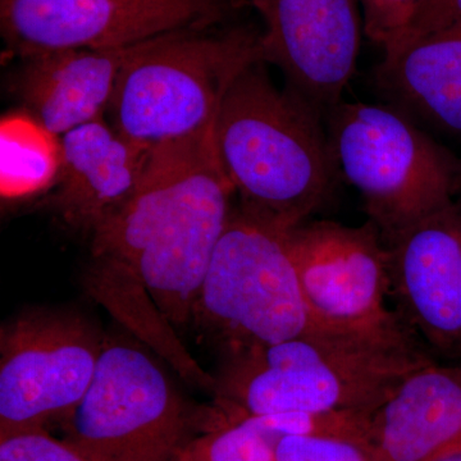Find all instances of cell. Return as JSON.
Instances as JSON below:
<instances>
[{"label":"cell","mask_w":461,"mask_h":461,"mask_svg":"<svg viewBox=\"0 0 461 461\" xmlns=\"http://www.w3.org/2000/svg\"><path fill=\"white\" fill-rule=\"evenodd\" d=\"M235 194L218 160L214 124L153 149L140 186L91 235L93 282L140 287L169 323H189Z\"/></svg>","instance_id":"1"},{"label":"cell","mask_w":461,"mask_h":461,"mask_svg":"<svg viewBox=\"0 0 461 461\" xmlns=\"http://www.w3.org/2000/svg\"><path fill=\"white\" fill-rule=\"evenodd\" d=\"M263 60L236 75L214 122V145L241 209L284 230L326 199L336 167L321 113L272 83Z\"/></svg>","instance_id":"2"},{"label":"cell","mask_w":461,"mask_h":461,"mask_svg":"<svg viewBox=\"0 0 461 461\" xmlns=\"http://www.w3.org/2000/svg\"><path fill=\"white\" fill-rule=\"evenodd\" d=\"M429 362L417 344L311 332L230 351L213 393L223 414L375 411Z\"/></svg>","instance_id":"3"},{"label":"cell","mask_w":461,"mask_h":461,"mask_svg":"<svg viewBox=\"0 0 461 461\" xmlns=\"http://www.w3.org/2000/svg\"><path fill=\"white\" fill-rule=\"evenodd\" d=\"M205 29L178 30L136 45L107 112L121 135L156 149L213 126L233 78L263 56L260 35L250 30Z\"/></svg>","instance_id":"4"},{"label":"cell","mask_w":461,"mask_h":461,"mask_svg":"<svg viewBox=\"0 0 461 461\" xmlns=\"http://www.w3.org/2000/svg\"><path fill=\"white\" fill-rule=\"evenodd\" d=\"M330 112L336 167L359 191L384 241L459 196L461 160L408 115L366 103H339Z\"/></svg>","instance_id":"5"},{"label":"cell","mask_w":461,"mask_h":461,"mask_svg":"<svg viewBox=\"0 0 461 461\" xmlns=\"http://www.w3.org/2000/svg\"><path fill=\"white\" fill-rule=\"evenodd\" d=\"M193 320L222 339L227 353L321 332L306 306L286 230L242 209L232 212L218 242Z\"/></svg>","instance_id":"6"},{"label":"cell","mask_w":461,"mask_h":461,"mask_svg":"<svg viewBox=\"0 0 461 461\" xmlns=\"http://www.w3.org/2000/svg\"><path fill=\"white\" fill-rule=\"evenodd\" d=\"M194 421L147 351L104 339L86 393L60 424L67 441L100 461H177Z\"/></svg>","instance_id":"7"},{"label":"cell","mask_w":461,"mask_h":461,"mask_svg":"<svg viewBox=\"0 0 461 461\" xmlns=\"http://www.w3.org/2000/svg\"><path fill=\"white\" fill-rule=\"evenodd\" d=\"M309 313L321 332L415 344L388 311V249L375 223L318 221L286 230Z\"/></svg>","instance_id":"8"},{"label":"cell","mask_w":461,"mask_h":461,"mask_svg":"<svg viewBox=\"0 0 461 461\" xmlns=\"http://www.w3.org/2000/svg\"><path fill=\"white\" fill-rule=\"evenodd\" d=\"M104 339L77 314L29 312L0 333V437L62 421L89 387Z\"/></svg>","instance_id":"9"},{"label":"cell","mask_w":461,"mask_h":461,"mask_svg":"<svg viewBox=\"0 0 461 461\" xmlns=\"http://www.w3.org/2000/svg\"><path fill=\"white\" fill-rule=\"evenodd\" d=\"M220 0H0L3 38L25 58L67 50H118L221 21Z\"/></svg>","instance_id":"10"},{"label":"cell","mask_w":461,"mask_h":461,"mask_svg":"<svg viewBox=\"0 0 461 461\" xmlns=\"http://www.w3.org/2000/svg\"><path fill=\"white\" fill-rule=\"evenodd\" d=\"M264 21V62L323 113L339 104L357 68L362 35L357 0H251Z\"/></svg>","instance_id":"11"},{"label":"cell","mask_w":461,"mask_h":461,"mask_svg":"<svg viewBox=\"0 0 461 461\" xmlns=\"http://www.w3.org/2000/svg\"><path fill=\"white\" fill-rule=\"evenodd\" d=\"M390 290L435 350L461 353V196L386 240Z\"/></svg>","instance_id":"12"},{"label":"cell","mask_w":461,"mask_h":461,"mask_svg":"<svg viewBox=\"0 0 461 461\" xmlns=\"http://www.w3.org/2000/svg\"><path fill=\"white\" fill-rule=\"evenodd\" d=\"M60 141L54 205L66 223L93 235L139 189L153 149L124 138L104 118L67 132Z\"/></svg>","instance_id":"13"},{"label":"cell","mask_w":461,"mask_h":461,"mask_svg":"<svg viewBox=\"0 0 461 461\" xmlns=\"http://www.w3.org/2000/svg\"><path fill=\"white\" fill-rule=\"evenodd\" d=\"M461 439V364L433 360L397 384L373 411L369 441L381 461H433Z\"/></svg>","instance_id":"14"},{"label":"cell","mask_w":461,"mask_h":461,"mask_svg":"<svg viewBox=\"0 0 461 461\" xmlns=\"http://www.w3.org/2000/svg\"><path fill=\"white\" fill-rule=\"evenodd\" d=\"M136 45L47 51L23 58L17 90L26 112L59 138L102 120L121 69Z\"/></svg>","instance_id":"15"},{"label":"cell","mask_w":461,"mask_h":461,"mask_svg":"<svg viewBox=\"0 0 461 461\" xmlns=\"http://www.w3.org/2000/svg\"><path fill=\"white\" fill-rule=\"evenodd\" d=\"M384 51L375 81L388 105L420 126L461 135V23Z\"/></svg>","instance_id":"16"},{"label":"cell","mask_w":461,"mask_h":461,"mask_svg":"<svg viewBox=\"0 0 461 461\" xmlns=\"http://www.w3.org/2000/svg\"><path fill=\"white\" fill-rule=\"evenodd\" d=\"M62 168V141L29 112L0 123V191L5 199L35 195L56 186Z\"/></svg>","instance_id":"17"},{"label":"cell","mask_w":461,"mask_h":461,"mask_svg":"<svg viewBox=\"0 0 461 461\" xmlns=\"http://www.w3.org/2000/svg\"><path fill=\"white\" fill-rule=\"evenodd\" d=\"M276 442L241 420H223L185 447L177 461H276Z\"/></svg>","instance_id":"18"},{"label":"cell","mask_w":461,"mask_h":461,"mask_svg":"<svg viewBox=\"0 0 461 461\" xmlns=\"http://www.w3.org/2000/svg\"><path fill=\"white\" fill-rule=\"evenodd\" d=\"M276 461H381L368 439L339 436H288L278 439Z\"/></svg>","instance_id":"19"},{"label":"cell","mask_w":461,"mask_h":461,"mask_svg":"<svg viewBox=\"0 0 461 461\" xmlns=\"http://www.w3.org/2000/svg\"><path fill=\"white\" fill-rule=\"evenodd\" d=\"M0 461H100L47 429L23 430L0 437Z\"/></svg>","instance_id":"20"},{"label":"cell","mask_w":461,"mask_h":461,"mask_svg":"<svg viewBox=\"0 0 461 461\" xmlns=\"http://www.w3.org/2000/svg\"><path fill=\"white\" fill-rule=\"evenodd\" d=\"M364 30L373 42L387 50L402 38L423 0H357Z\"/></svg>","instance_id":"21"},{"label":"cell","mask_w":461,"mask_h":461,"mask_svg":"<svg viewBox=\"0 0 461 461\" xmlns=\"http://www.w3.org/2000/svg\"><path fill=\"white\" fill-rule=\"evenodd\" d=\"M459 23H461V0H423L415 12L408 30L396 44L439 32Z\"/></svg>","instance_id":"22"},{"label":"cell","mask_w":461,"mask_h":461,"mask_svg":"<svg viewBox=\"0 0 461 461\" xmlns=\"http://www.w3.org/2000/svg\"><path fill=\"white\" fill-rule=\"evenodd\" d=\"M433 461H461V448L441 455Z\"/></svg>","instance_id":"23"},{"label":"cell","mask_w":461,"mask_h":461,"mask_svg":"<svg viewBox=\"0 0 461 461\" xmlns=\"http://www.w3.org/2000/svg\"><path fill=\"white\" fill-rule=\"evenodd\" d=\"M456 448H461V439L459 441V444H457L456 446H455V447L453 448V450H456ZM451 450V451H453ZM448 453H450V451H448Z\"/></svg>","instance_id":"24"}]
</instances>
